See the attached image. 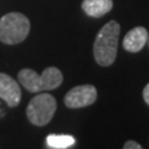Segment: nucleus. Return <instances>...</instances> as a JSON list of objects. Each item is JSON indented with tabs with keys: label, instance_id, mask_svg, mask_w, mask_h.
<instances>
[{
	"label": "nucleus",
	"instance_id": "nucleus-4",
	"mask_svg": "<svg viewBox=\"0 0 149 149\" xmlns=\"http://www.w3.org/2000/svg\"><path fill=\"white\" fill-rule=\"evenodd\" d=\"M56 108H57V103L54 96L49 95V93H41L32 98L26 108V116L29 122L42 127L51 122Z\"/></svg>",
	"mask_w": 149,
	"mask_h": 149
},
{
	"label": "nucleus",
	"instance_id": "nucleus-6",
	"mask_svg": "<svg viewBox=\"0 0 149 149\" xmlns=\"http://www.w3.org/2000/svg\"><path fill=\"white\" fill-rule=\"evenodd\" d=\"M0 98H3L9 107H16L21 101L20 85L11 76L0 72Z\"/></svg>",
	"mask_w": 149,
	"mask_h": 149
},
{
	"label": "nucleus",
	"instance_id": "nucleus-9",
	"mask_svg": "<svg viewBox=\"0 0 149 149\" xmlns=\"http://www.w3.org/2000/svg\"><path fill=\"white\" fill-rule=\"evenodd\" d=\"M46 144L52 149H66L74 144V138L68 134H50L46 138Z\"/></svg>",
	"mask_w": 149,
	"mask_h": 149
},
{
	"label": "nucleus",
	"instance_id": "nucleus-10",
	"mask_svg": "<svg viewBox=\"0 0 149 149\" xmlns=\"http://www.w3.org/2000/svg\"><path fill=\"white\" fill-rule=\"evenodd\" d=\"M123 148L124 149H142V146L139 143L134 142V141H128V142L124 143Z\"/></svg>",
	"mask_w": 149,
	"mask_h": 149
},
{
	"label": "nucleus",
	"instance_id": "nucleus-7",
	"mask_svg": "<svg viewBox=\"0 0 149 149\" xmlns=\"http://www.w3.org/2000/svg\"><path fill=\"white\" fill-rule=\"evenodd\" d=\"M149 32L147 31L146 27L137 26L133 27L125 34L123 39V47L128 52H139L144 46L147 45Z\"/></svg>",
	"mask_w": 149,
	"mask_h": 149
},
{
	"label": "nucleus",
	"instance_id": "nucleus-1",
	"mask_svg": "<svg viewBox=\"0 0 149 149\" xmlns=\"http://www.w3.org/2000/svg\"><path fill=\"white\" fill-rule=\"evenodd\" d=\"M120 26L116 20H111L102 27L93 44V55L101 66H109L116 61L118 50Z\"/></svg>",
	"mask_w": 149,
	"mask_h": 149
},
{
	"label": "nucleus",
	"instance_id": "nucleus-12",
	"mask_svg": "<svg viewBox=\"0 0 149 149\" xmlns=\"http://www.w3.org/2000/svg\"><path fill=\"white\" fill-rule=\"evenodd\" d=\"M147 44H148V46H149V35H148V41H147Z\"/></svg>",
	"mask_w": 149,
	"mask_h": 149
},
{
	"label": "nucleus",
	"instance_id": "nucleus-3",
	"mask_svg": "<svg viewBox=\"0 0 149 149\" xmlns=\"http://www.w3.org/2000/svg\"><path fill=\"white\" fill-rule=\"evenodd\" d=\"M30 32V20L21 13H8L0 19V41L5 45L22 42Z\"/></svg>",
	"mask_w": 149,
	"mask_h": 149
},
{
	"label": "nucleus",
	"instance_id": "nucleus-11",
	"mask_svg": "<svg viewBox=\"0 0 149 149\" xmlns=\"http://www.w3.org/2000/svg\"><path fill=\"white\" fill-rule=\"evenodd\" d=\"M143 98H144V101H146V103L149 106V83L144 87V90H143Z\"/></svg>",
	"mask_w": 149,
	"mask_h": 149
},
{
	"label": "nucleus",
	"instance_id": "nucleus-5",
	"mask_svg": "<svg viewBox=\"0 0 149 149\" xmlns=\"http://www.w3.org/2000/svg\"><path fill=\"white\" fill-rule=\"evenodd\" d=\"M97 100V90L92 85H80L71 88L65 96V104L68 108H82L91 106Z\"/></svg>",
	"mask_w": 149,
	"mask_h": 149
},
{
	"label": "nucleus",
	"instance_id": "nucleus-8",
	"mask_svg": "<svg viewBox=\"0 0 149 149\" xmlns=\"http://www.w3.org/2000/svg\"><path fill=\"white\" fill-rule=\"evenodd\" d=\"M112 8H113L112 0H83L82 1V10L92 17L103 16L112 10Z\"/></svg>",
	"mask_w": 149,
	"mask_h": 149
},
{
	"label": "nucleus",
	"instance_id": "nucleus-2",
	"mask_svg": "<svg viewBox=\"0 0 149 149\" xmlns=\"http://www.w3.org/2000/svg\"><path fill=\"white\" fill-rule=\"evenodd\" d=\"M17 80L29 92L37 93L57 88L63 81V74L54 66L45 68L40 74L31 68H24L17 73Z\"/></svg>",
	"mask_w": 149,
	"mask_h": 149
}]
</instances>
